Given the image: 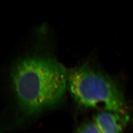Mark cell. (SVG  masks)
<instances>
[{
	"mask_svg": "<svg viewBox=\"0 0 133 133\" xmlns=\"http://www.w3.org/2000/svg\"><path fill=\"white\" fill-rule=\"evenodd\" d=\"M77 132L78 133H101L100 129L97 125L93 122H88L83 124L77 129Z\"/></svg>",
	"mask_w": 133,
	"mask_h": 133,
	"instance_id": "277c9868",
	"label": "cell"
},
{
	"mask_svg": "<svg viewBox=\"0 0 133 133\" xmlns=\"http://www.w3.org/2000/svg\"><path fill=\"white\" fill-rule=\"evenodd\" d=\"M69 90L76 103L86 108L126 114L123 94L107 75L87 65L76 68L68 74Z\"/></svg>",
	"mask_w": 133,
	"mask_h": 133,
	"instance_id": "7a4b0ae2",
	"label": "cell"
},
{
	"mask_svg": "<svg viewBox=\"0 0 133 133\" xmlns=\"http://www.w3.org/2000/svg\"><path fill=\"white\" fill-rule=\"evenodd\" d=\"M68 74L54 58L30 55L12 68L10 78L18 107L30 116L59 104L66 91Z\"/></svg>",
	"mask_w": 133,
	"mask_h": 133,
	"instance_id": "6da1fadb",
	"label": "cell"
},
{
	"mask_svg": "<svg viewBox=\"0 0 133 133\" xmlns=\"http://www.w3.org/2000/svg\"><path fill=\"white\" fill-rule=\"evenodd\" d=\"M128 119L126 114L105 110L96 115L94 121L101 133H121L125 128Z\"/></svg>",
	"mask_w": 133,
	"mask_h": 133,
	"instance_id": "3957f363",
	"label": "cell"
}]
</instances>
